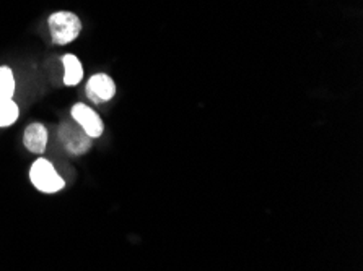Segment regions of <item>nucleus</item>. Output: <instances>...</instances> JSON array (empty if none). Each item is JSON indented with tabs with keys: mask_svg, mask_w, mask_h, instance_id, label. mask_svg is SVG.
Instances as JSON below:
<instances>
[{
	"mask_svg": "<svg viewBox=\"0 0 363 271\" xmlns=\"http://www.w3.org/2000/svg\"><path fill=\"white\" fill-rule=\"evenodd\" d=\"M49 31H51L52 41L64 46L75 41L82 31V21L72 12H56L49 16Z\"/></svg>",
	"mask_w": 363,
	"mask_h": 271,
	"instance_id": "obj_1",
	"label": "nucleus"
},
{
	"mask_svg": "<svg viewBox=\"0 0 363 271\" xmlns=\"http://www.w3.org/2000/svg\"><path fill=\"white\" fill-rule=\"evenodd\" d=\"M30 180L40 192L44 193H56L62 190L65 182L59 175L56 168L48 161V159H36L30 169Z\"/></svg>",
	"mask_w": 363,
	"mask_h": 271,
	"instance_id": "obj_2",
	"label": "nucleus"
},
{
	"mask_svg": "<svg viewBox=\"0 0 363 271\" xmlns=\"http://www.w3.org/2000/svg\"><path fill=\"white\" fill-rule=\"evenodd\" d=\"M59 140L62 143L65 151L74 156H82L91 148V138L77 124H62L59 129Z\"/></svg>",
	"mask_w": 363,
	"mask_h": 271,
	"instance_id": "obj_3",
	"label": "nucleus"
},
{
	"mask_svg": "<svg viewBox=\"0 0 363 271\" xmlns=\"http://www.w3.org/2000/svg\"><path fill=\"white\" fill-rule=\"evenodd\" d=\"M72 119L75 124L80 127L85 134L91 138H100L104 132V125L100 115H98L91 108H88L84 103H77L72 106Z\"/></svg>",
	"mask_w": 363,
	"mask_h": 271,
	"instance_id": "obj_4",
	"label": "nucleus"
},
{
	"mask_svg": "<svg viewBox=\"0 0 363 271\" xmlns=\"http://www.w3.org/2000/svg\"><path fill=\"white\" fill-rule=\"evenodd\" d=\"M86 95L93 103H106L111 101L116 95V85L114 80L106 74L93 75L86 83Z\"/></svg>",
	"mask_w": 363,
	"mask_h": 271,
	"instance_id": "obj_5",
	"label": "nucleus"
},
{
	"mask_svg": "<svg viewBox=\"0 0 363 271\" xmlns=\"http://www.w3.org/2000/svg\"><path fill=\"white\" fill-rule=\"evenodd\" d=\"M23 145L35 154H43L48 146V130L43 124H30L25 129Z\"/></svg>",
	"mask_w": 363,
	"mask_h": 271,
	"instance_id": "obj_6",
	"label": "nucleus"
},
{
	"mask_svg": "<svg viewBox=\"0 0 363 271\" xmlns=\"http://www.w3.org/2000/svg\"><path fill=\"white\" fill-rule=\"evenodd\" d=\"M64 64V83L67 86L79 85L84 79V65L74 54H67L62 57Z\"/></svg>",
	"mask_w": 363,
	"mask_h": 271,
	"instance_id": "obj_7",
	"label": "nucleus"
},
{
	"mask_svg": "<svg viewBox=\"0 0 363 271\" xmlns=\"http://www.w3.org/2000/svg\"><path fill=\"white\" fill-rule=\"evenodd\" d=\"M20 109L13 99H0V129L10 127L18 120Z\"/></svg>",
	"mask_w": 363,
	"mask_h": 271,
	"instance_id": "obj_8",
	"label": "nucleus"
},
{
	"mask_svg": "<svg viewBox=\"0 0 363 271\" xmlns=\"http://www.w3.org/2000/svg\"><path fill=\"white\" fill-rule=\"evenodd\" d=\"M15 76L9 67H0V99H13Z\"/></svg>",
	"mask_w": 363,
	"mask_h": 271,
	"instance_id": "obj_9",
	"label": "nucleus"
}]
</instances>
